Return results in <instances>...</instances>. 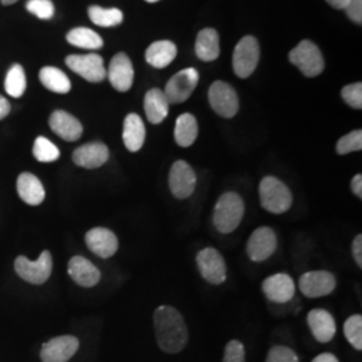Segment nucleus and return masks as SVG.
<instances>
[{
    "mask_svg": "<svg viewBox=\"0 0 362 362\" xmlns=\"http://www.w3.org/2000/svg\"><path fill=\"white\" fill-rule=\"evenodd\" d=\"M156 341L158 348L176 354L188 344V329L179 310L172 306H158L153 314Z\"/></svg>",
    "mask_w": 362,
    "mask_h": 362,
    "instance_id": "f257e3e1",
    "label": "nucleus"
},
{
    "mask_svg": "<svg viewBox=\"0 0 362 362\" xmlns=\"http://www.w3.org/2000/svg\"><path fill=\"white\" fill-rule=\"evenodd\" d=\"M245 202L236 192L220 196L214 209V226L220 233H231L239 227L245 216Z\"/></svg>",
    "mask_w": 362,
    "mask_h": 362,
    "instance_id": "f03ea898",
    "label": "nucleus"
},
{
    "mask_svg": "<svg viewBox=\"0 0 362 362\" xmlns=\"http://www.w3.org/2000/svg\"><path fill=\"white\" fill-rule=\"evenodd\" d=\"M259 200L267 212L281 215L293 206V194L284 181L266 176L259 184Z\"/></svg>",
    "mask_w": 362,
    "mask_h": 362,
    "instance_id": "7ed1b4c3",
    "label": "nucleus"
},
{
    "mask_svg": "<svg viewBox=\"0 0 362 362\" xmlns=\"http://www.w3.org/2000/svg\"><path fill=\"white\" fill-rule=\"evenodd\" d=\"M13 267H15L16 274L19 275V278L26 281L27 284L43 285L45 282H47V279L52 275V252L45 250L40 254L38 260H35V262L21 255V257L15 259Z\"/></svg>",
    "mask_w": 362,
    "mask_h": 362,
    "instance_id": "20e7f679",
    "label": "nucleus"
},
{
    "mask_svg": "<svg viewBox=\"0 0 362 362\" xmlns=\"http://www.w3.org/2000/svg\"><path fill=\"white\" fill-rule=\"evenodd\" d=\"M290 62L306 77H317L324 71V57L310 40L299 42L297 47L290 52Z\"/></svg>",
    "mask_w": 362,
    "mask_h": 362,
    "instance_id": "39448f33",
    "label": "nucleus"
},
{
    "mask_svg": "<svg viewBox=\"0 0 362 362\" xmlns=\"http://www.w3.org/2000/svg\"><path fill=\"white\" fill-rule=\"evenodd\" d=\"M200 275L211 285H221L227 279V264L223 255L214 247L203 248L196 255Z\"/></svg>",
    "mask_w": 362,
    "mask_h": 362,
    "instance_id": "423d86ee",
    "label": "nucleus"
},
{
    "mask_svg": "<svg viewBox=\"0 0 362 362\" xmlns=\"http://www.w3.org/2000/svg\"><path fill=\"white\" fill-rule=\"evenodd\" d=\"M259 43L257 38L248 35L236 45L233 52V70L239 78L250 77L259 62Z\"/></svg>",
    "mask_w": 362,
    "mask_h": 362,
    "instance_id": "0eeeda50",
    "label": "nucleus"
},
{
    "mask_svg": "<svg viewBox=\"0 0 362 362\" xmlns=\"http://www.w3.org/2000/svg\"><path fill=\"white\" fill-rule=\"evenodd\" d=\"M208 100L215 113L224 118H233L239 110V98L231 85L226 82H214L208 91Z\"/></svg>",
    "mask_w": 362,
    "mask_h": 362,
    "instance_id": "6e6552de",
    "label": "nucleus"
},
{
    "mask_svg": "<svg viewBox=\"0 0 362 362\" xmlns=\"http://www.w3.org/2000/svg\"><path fill=\"white\" fill-rule=\"evenodd\" d=\"M199 82V73L194 67L184 69L170 78L165 86L164 94L169 104L185 103L194 93Z\"/></svg>",
    "mask_w": 362,
    "mask_h": 362,
    "instance_id": "1a4fd4ad",
    "label": "nucleus"
},
{
    "mask_svg": "<svg viewBox=\"0 0 362 362\" xmlns=\"http://www.w3.org/2000/svg\"><path fill=\"white\" fill-rule=\"evenodd\" d=\"M336 276L325 270L308 272L299 278V290L308 298L326 297L336 290Z\"/></svg>",
    "mask_w": 362,
    "mask_h": 362,
    "instance_id": "9d476101",
    "label": "nucleus"
},
{
    "mask_svg": "<svg viewBox=\"0 0 362 362\" xmlns=\"http://www.w3.org/2000/svg\"><path fill=\"white\" fill-rule=\"evenodd\" d=\"M196 182L194 168L187 161L179 160L173 163L169 172V189L176 199H188L194 192Z\"/></svg>",
    "mask_w": 362,
    "mask_h": 362,
    "instance_id": "9b49d317",
    "label": "nucleus"
},
{
    "mask_svg": "<svg viewBox=\"0 0 362 362\" xmlns=\"http://www.w3.org/2000/svg\"><path fill=\"white\" fill-rule=\"evenodd\" d=\"M66 65L74 73L85 78L86 81L97 83L106 78V69L104 59L98 54H86V55H69L66 58Z\"/></svg>",
    "mask_w": 362,
    "mask_h": 362,
    "instance_id": "f8f14e48",
    "label": "nucleus"
},
{
    "mask_svg": "<svg viewBox=\"0 0 362 362\" xmlns=\"http://www.w3.org/2000/svg\"><path fill=\"white\" fill-rule=\"evenodd\" d=\"M278 246L276 235L270 227H259L247 242V255L252 262H264L275 252Z\"/></svg>",
    "mask_w": 362,
    "mask_h": 362,
    "instance_id": "ddd939ff",
    "label": "nucleus"
},
{
    "mask_svg": "<svg viewBox=\"0 0 362 362\" xmlns=\"http://www.w3.org/2000/svg\"><path fill=\"white\" fill-rule=\"evenodd\" d=\"M79 349V341L74 336H59L52 338L42 345V362H67Z\"/></svg>",
    "mask_w": 362,
    "mask_h": 362,
    "instance_id": "4468645a",
    "label": "nucleus"
},
{
    "mask_svg": "<svg viewBox=\"0 0 362 362\" xmlns=\"http://www.w3.org/2000/svg\"><path fill=\"white\" fill-rule=\"evenodd\" d=\"M262 290L269 300L275 303H287L296 296V284L288 274L278 272L263 281Z\"/></svg>",
    "mask_w": 362,
    "mask_h": 362,
    "instance_id": "2eb2a0df",
    "label": "nucleus"
},
{
    "mask_svg": "<svg viewBox=\"0 0 362 362\" xmlns=\"http://www.w3.org/2000/svg\"><path fill=\"white\" fill-rule=\"evenodd\" d=\"M86 246L93 254L100 258H112L118 250V239L116 233L104 227H95L86 233Z\"/></svg>",
    "mask_w": 362,
    "mask_h": 362,
    "instance_id": "dca6fc26",
    "label": "nucleus"
},
{
    "mask_svg": "<svg viewBox=\"0 0 362 362\" xmlns=\"http://www.w3.org/2000/svg\"><path fill=\"white\" fill-rule=\"evenodd\" d=\"M106 76L112 86L118 91H128L134 79V70L129 57L124 52H118L116 57L112 59L109 70L106 71Z\"/></svg>",
    "mask_w": 362,
    "mask_h": 362,
    "instance_id": "f3484780",
    "label": "nucleus"
},
{
    "mask_svg": "<svg viewBox=\"0 0 362 362\" xmlns=\"http://www.w3.org/2000/svg\"><path fill=\"white\" fill-rule=\"evenodd\" d=\"M67 272L70 278L81 287H94L101 279V272L91 263L89 259L83 257H73L69 260Z\"/></svg>",
    "mask_w": 362,
    "mask_h": 362,
    "instance_id": "a211bd4d",
    "label": "nucleus"
},
{
    "mask_svg": "<svg viewBox=\"0 0 362 362\" xmlns=\"http://www.w3.org/2000/svg\"><path fill=\"white\" fill-rule=\"evenodd\" d=\"M308 325L310 327L313 337L321 342H330L337 333V325L334 317L324 309H314L308 314Z\"/></svg>",
    "mask_w": 362,
    "mask_h": 362,
    "instance_id": "6ab92c4d",
    "label": "nucleus"
},
{
    "mask_svg": "<svg viewBox=\"0 0 362 362\" xmlns=\"http://www.w3.org/2000/svg\"><path fill=\"white\" fill-rule=\"evenodd\" d=\"M49 125L57 136L69 143L77 141L83 133L82 124L65 110H55L50 116Z\"/></svg>",
    "mask_w": 362,
    "mask_h": 362,
    "instance_id": "aec40b11",
    "label": "nucleus"
},
{
    "mask_svg": "<svg viewBox=\"0 0 362 362\" xmlns=\"http://www.w3.org/2000/svg\"><path fill=\"white\" fill-rule=\"evenodd\" d=\"M109 158V149L103 143H89L77 148L73 153L74 164L81 168L95 169L103 167Z\"/></svg>",
    "mask_w": 362,
    "mask_h": 362,
    "instance_id": "412c9836",
    "label": "nucleus"
},
{
    "mask_svg": "<svg viewBox=\"0 0 362 362\" xmlns=\"http://www.w3.org/2000/svg\"><path fill=\"white\" fill-rule=\"evenodd\" d=\"M16 189L19 197L28 206H39L43 203L46 197L43 184L35 175L28 172H23L19 175L16 181Z\"/></svg>",
    "mask_w": 362,
    "mask_h": 362,
    "instance_id": "4be33fe9",
    "label": "nucleus"
},
{
    "mask_svg": "<svg viewBox=\"0 0 362 362\" xmlns=\"http://www.w3.org/2000/svg\"><path fill=\"white\" fill-rule=\"evenodd\" d=\"M169 105L170 104L164 91L160 89H152L148 91L144 100V109H145V115L148 117V121L155 125L163 122L168 116Z\"/></svg>",
    "mask_w": 362,
    "mask_h": 362,
    "instance_id": "5701e85b",
    "label": "nucleus"
},
{
    "mask_svg": "<svg viewBox=\"0 0 362 362\" xmlns=\"http://www.w3.org/2000/svg\"><path fill=\"white\" fill-rule=\"evenodd\" d=\"M122 140L129 152H139L145 143V125L141 117L130 113L124 121Z\"/></svg>",
    "mask_w": 362,
    "mask_h": 362,
    "instance_id": "b1692460",
    "label": "nucleus"
},
{
    "mask_svg": "<svg viewBox=\"0 0 362 362\" xmlns=\"http://www.w3.org/2000/svg\"><path fill=\"white\" fill-rule=\"evenodd\" d=\"M177 47L170 40H158L152 43L145 52L146 62L157 69H164L176 58Z\"/></svg>",
    "mask_w": 362,
    "mask_h": 362,
    "instance_id": "393cba45",
    "label": "nucleus"
},
{
    "mask_svg": "<svg viewBox=\"0 0 362 362\" xmlns=\"http://www.w3.org/2000/svg\"><path fill=\"white\" fill-rule=\"evenodd\" d=\"M196 55L204 61H215L220 55L219 34L214 28H204L196 39Z\"/></svg>",
    "mask_w": 362,
    "mask_h": 362,
    "instance_id": "a878e982",
    "label": "nucleus"
},
{
    "mask_svg": "<svg viewBox=\"0 0 362 362\" xmlns=\"http://www.w3.org/2000/svg\"><path fill=\"white\" fill-rule=\"evenodd\" d=\"M199 127L194 116L191 113L181 115L175 125V141L182 148H188L196 141Z\"/></svg>",
    "mask_w": 362,
    "mask_h": 362,
    "instance_id": "bb28decb",
    "label": "nucleus"
},
{
    "mask_svg": "<svg viewBox=\"0 0 362 362\" xmlns=\"http://www.w3.org/2000/svg\"><path fill=\"white\" fill-rule=\"evenodd\" d=\"M39 79L45 88L58 94H66L71 89L70 79L62 70L57 67H52V66L43 67L39 73Z\"/></svg>",
    "mask_w": 362,
    "mask_h": 362,
    "instance_id": "cd10ccee",
    "label": "nucleus"
},
{
    "mask_svg": "<svg viewBox=\"0 0 362 362\" xmlns=\"http://www.w3.org/2000/svg\"><path fill=\"white\" fill-rule=\"evenodd\" d=\"M67 42L73 46H77L81 49H88V50H98L103 47L104 42L103 38L90 28L86 27H78L71 30L67 34Z\"/></svg>",
    "mask_w": 362,
    "mask_h": 362,
    "instance_id": "c85d7f7f",
    "label": "nucleus"
},
{
    "mask_svg": "<svg viewBox=\"0 0 362 362\" xmlns=\"http://www.w3.org/2000/svg\"><path fill=\"white\" fill-rule=\"evenodd\" d=\"M4 89L7 91L8 95H11L13 98H19L25 94L26 90V74L25 70L21 65H13L4 81Z\"/></svg>",
    "mask_w": 362,
    "mask_h": 362,
    "instance_id": "c756f323",
    "label": "nucleus"
},
{
    "mask_svg": "<svg viewBox=\"0 0 362 362\" xmlns=\"http://www.w3.org/2000/svg\"><path fill=\"white\" fill-rule=\"evenodd\" d=\"M88 13H89L91 22L97 26H117L124 19V15L118 8H103L98 6H91Z\"/></svg>",
    "mask_w": 362,
    "mask_h": 362,
    "instance_id": "7c9ffc66",
    "label": "nucleus"
},
{
    "mask_svg": "<svg viewBox=\"0 0 362 362\" xmlns=\"http://www.w3.org/2000/svg\"><path fill=\"white\" fill-rule=\"evenodd\" d=\"M33 155L38 160L39 163H52L59 158L61 152H59L58 146L54 145L49 139L40 136L34 143Z\"/></svg>",
    "mask_w": 362,
    "mask_h": 362,
    "instance_id": "2f4dec72",
    "label": "nucleus"
},
{
    "mask_svg": "<svg viewBox=\"0 0 362 362\" xmlns=\"http://www.w3.org/2000/svg\"><path fill=\"white\" fill-rule=\"evenodd\" d=\"M344 334L350 345L358 351L362 350V317L360 314L350 315L344 324Z\"/></svg>",
    "mask_w": 362,
    "mask_h": 362,
    "instance_id": "473e14b6",
    "label": "nucleus"
},
{
    "mask_svg": "<svg viewBox=\"0 0 362 362\" xmlns=\"http://www.w3.org/2000/svg\"><path fill=\"white\" fill-rule=\"evenodd\" d=\"M362 149V132L360 129L353 130L349 134L341 137L336 145L338 155H348L351 152H358Z\"/></svg>",
    "mask_w": 362,
    "mask_h": 362,
    "instance_id": "72a5a7b5",
    "label": "nucleus"
},
{
    "mask_svg": "<svg viewBox=\"0 0 362 362\" xmlns=\"http://www.w3.org/2000/svg\"><path fill=\"white\" fill-rule=\"evenodd\" d=\"M27 10L39 19L47 21L54 16V4L52 0H28L27 1Z\"/></svg>",
    "mask_w": 362,
    "mask_h": 362,
    "instance_id": "f704fd0d",
    "label": "nucleus"
},
{
    "mask_svg": "<svg viewBox=\"0 0 362 362\" xmlns=\"http://www.w3.org/2000/svg\"><path fill=\"white\" fill-rule=\"evenodd\" d=\"M266 362H299V358L294 350L284 345H276L269 350Z\"/></svg>",
    "mask_w": 362,
    "mask_h": 362,
    "instance_id": "c9c22d12",
    "label": "nucleus"
},
{
    "mask_svg": "<svg viewBox=\"0 0 362 362\" xmlns=\"http://www.w3.org/2000/svg\"><path fill=\"white\" fill-rule=\"evenodd\" d=\"M223 362H246L245 345L238 339L230 341L226 345Z\"/></svg>",
    "mask_w": 362,
    "mask_h": 362,
    "instance_id": "e433bc0d",
    "label": "nucleus"
},
{
    "mask_svg": "<svg viewBox=\"0 0 362 362\" xmlns=\"http://www.w3.org/2000/svg\"><path fill=\"white\" fill-rule=\"evenodd\" d=\"M342 98L346 104L353 109H361L362 107V85L360 82L351 83L342 89Z\"/></svg>",
    "mask_w": 362,
    "mask_h": 362,
    "instance_id": "4c0bfd02",
    "label": "nucleus"
},
{
    "mask_svg": "<svg viewBox=\"0 0 362 362\" xmlns=\"http://www.w3.org/2000/svg\"><path fill=\"white\" fill-rule=\"evenodd\" d=\"M346 13L350 19L358 25H361L362 21V0H349L346 6Z\"/></svg>",
    "mask_w": 362,
    "mask_h": 362,
    "instance_id": "58836bf2",
    "label": "nucleus"
},
{
    "mask_svg": "<svg viewBox=\"0 0 362 362\" xmlns=\"http://www.w3.org/2000/svg\"><path fill=\"white\" fill-rule=\"evenodd\" d=\"M351 251H353V258L356 260L357 266L361 269L362 267V235H357L353 240V247H351Z\"/></svg>",
    "mask_w": 362,
    "mask_h": 362,
    "instance_id": "ea45409f",
    "label": "nucleus"
},
{
    "mask_svg": "<svg viewBox=\"0 0 362 362\" xmlns=\"http://www.w3.org/2000/svg\"><path fill=\"white\" fill-rule=\"evenodd\" d=\"M350 187H351L353 194H356L358 199H362V176L360 173L353 177Z\"/></svg>",
    "mask_w": 362,
    "mask_h": 362,
    "instance_id": "a19ab883",
    "label": "nucleus"
},
{
    "mask_svg": "<svg viewBox=\"0 0 362 362\" xmlns=\"http://www.w3.org/2000/svg\"><path fill=\"white\" fill-rule=\"evenodd\" d=\"M10 112H11V105L3 95H0V119L8 116Z\"/></svg>",
    "mask_w": 362,
    "mask_h": 362,
    "instance_id": "79ce46f5",
    "label": "nucleus"
},
{
    "mask_svg": "<svg viewBox=\"0 0 362 362\" xmlns=\"http://www.w3.org/2000/svg\"><path fill=\"white\" fill-rule=\"evenodd\" d=\"M311 362H339L333 353H321Z\"/></svg>",
    "mask_w": 362,
    "mask_h": 362,
    "instance_id": "37998d69",
    "label": "nucleus"
},
{
    "mask_svg": "<svg viewBox=\"0 0 362 362\" xmlns=\"http://www.w3.org/2000/svg\"><path fill=\"white\" fill-rule=\"evenodd\" d=\"M332 7H334V8H338V10H345L346 8V6H348V3H349V0H326Z\"/></svg>",
    "mask_w": 362,
    "mask_h": 362,
    "instance_id": "c03bdc74",
    "label": "nucleus"
},
{
    "mask_svg": "<svg viewBox=\"0 0 362 362\" xmlns=\"http://www.w3.org/2000/svg\"><path fill=\"white\" fill-rule=\"evenodd\" d=\"M18 0H1V3L4 4V6H10V4H13V3H16Z\"/></svg>",
    "mask_w": 362,
    "mask_h": 362,
    "instance_id": "a18cd8bd",
    "label": "nucleus"
},
{
    "mask_svg": "<svg viewBox=\"0 0 362 362\" xmlns=\"http://www.w3.org/2000/svg\"><path fill=\"white\" fill-rule=\"evenodd\" d=\"M146 1H149V3H155V1H158V0H146Z\"/></svg>",
    "mask_w": 362,
    "mask_h": 362,
    "instance_id": "49530a36",
    "label": "nucleus"
}]
</instances>
